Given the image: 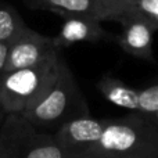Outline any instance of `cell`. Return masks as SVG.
Instances as JSON below:
<instances>
[{"instance_id": "obj_1", "label": "cell", "mask_w": 158, "mask_h": 158, "mask_svg": "<svg viewBox=\"0 0 158 158\" xmlns=\"http://www.w3.org/2000/svg\"><path fill=\"white\" fill-rule=\"evenodd\" d=\"M86 158H158V121L133 111L104 118L101 137Z\"/></svg>"}, {"instance_id": "obj_2", "label": "cell", "mask_w": 158, "mask_h": 158, "mask_svg": "<svg viewBox=\"0 0 158 158\" xmlns=\"http://www.w3.org/2000/svg\"><path fill=\"white\" fill-rule=\"evenodd\" d=\"M25 118L40 129L54 133L68 121L92 115L78 82L61 56L57 75L40 98L24 112Z\"/></svg>"}, {"instance_id": "obj_3", "label": "cell", "mask_w": 158, "mask_h": 158, "mask_svg": "<svg viewBox=\"0 0 158 158\" xmlns=\"http://www.w3.org/2000/svg\"><path fill=\"white\" fill-rule=\"evenodd\" d=\"M0 158H79L54 133L31 123L21 114H7L0 126Z\"/></svg>"}, {"instance_id": "obj_4", "label": "cell", "mask_w": 158, "mask_h": 158, "mask_svg": "<svg viewBox=\"0 0 158 158\" xmlns=\"http://www.w3.org/2000/svg\"><path fill=\"white\" fill-rule=\"evenodd\" d=\"M61 52L27 68L4 71L0 77V106L6 114H24L43 96L57 75Z\"/></svg>"}, {"instance_id": "obj_5", "label": "cell", "mask_w": 158, "mask_h": 158, "mask_svg": "<svg viewBox=\"0 0 158 158\" xmlns=\"http://www.w3.org/2000/svg\"><path fill=\"white\" fill-rule=\"evenodd\" d=\"M32 10L52 11L61 17L82 15L98 21L122 22L135 15L133 0H24Z\"/></svg>"}, {"instance_id": "obj_6", "label": "cell", "mask_w": 158, "mask_h": 158, "mask_svg": "<svg viewBox=\"0 0 158 158\" xmlns=\"http://www.w3.org/2000/svg\"><path fill=\"white\" fill-rule=\"evenodd\" d=\"M60 52L54 38L44 36L27 27L7 46L6 71L40 64Z\"/></svg>"}, {"instance_id": "obj_7", "label": "cell", "mask_w": 158, "mask_h": 158, "mask_svg": "<svg viewBox=\"0 0 158 158\" xmlns=\"http://www.w3.org/2000/svg\"><path fill=\"white\" fill-rule=\"evenodd\" d=\"M104 129V118L92 115L79 117L68 121L54 132L58 142L79 158H86L93 147L97 144Z\"/></svg>"}, {"instance_id": "obj_8", "label": "cell", "mask_w": 158, "mask_h": 158, "mask_svg": "<svg viewBox=\"0 0 158 158\" xmlns=\"http://www.w3.org/2000/svg\"><path fill=\"white\" fill-rule=\"evenodd\" d=\"M121 32L114 38L121 49L132 57L148 63H156L153 42L154 33L158 31L157 28L139 14L123 19L121 22Z\"/></svg>"}, {"instance_id": "obj_9", "label": "cell", "mask_w": 158, "mask_h": 158, "mask_svg": "<svg viewBox=\"0 0 158 158\" xmlns=\"http://www.w3.org/2000/svg\"><path fill=\"white\" fill-rule=\"evenodd\" d=\"M63 18L60 32L54 36L56 44L61 50L77 43H98L111 39L98 19L82 15H67Z\"/></svg>"}, {"instance_id": "obj_10", "label": "cell", "mask_w": 158, "mask_h": 158, "mask_svg": "<svg viewBox=\"0 0 158 158\" xmlns=\"http://www.w3.org/2000/svg\"><path fill=\"white\" fill-rule=\"evenodd\" d=\"M97 90L101 93L107 101L112 106L135 111V100H136V87L125 83L119 78L111 74H104L96 83Z\"/></svg>"}, {"instance_id": "obj_11", "label": "cell", "mask_w": 158, "mask_h": 158, "mask_svg": "<svg viewBox=\"0 0 158 158\" xmlns=\"http://www.w3.org/2000/svg\"><path fill=\"white\" fill-rule=\"evenodd\" d=\"M27 27L15 8L0 3V43L8 46Z\"/></svg>"}, {"instance_id": "obj_12", "label": "cell", "mask_w": 158, "mask_h": 158, "mask_svg": "<svg viewBox=\"0 0 158 158\" xmlns=\"http://www.w3.org/2000/svg\"><path fill=\"white\" fill-rule=\"evenodd\" d=\"M158 121V78L142 89H136L135 111Z\"/></svg>"}, {"instance_id": "obj_13", "label": "cell", "mask_w": 158, "mask_h": 158, "mask_svg": "<svg viewBox=\"0 0 158 158\" xmlns=\"http://www.w3.org/2000/svg\"><path fill=\"white\" fill-rule=\"evenodd\" d=\"M136 13L158 29V0H133Z\"/></svg>"}, {"instance_id": "obj_14", "label": "cell", "mask_w": 158, "mask_h": 158, "mask_svg": "<svg viewBox=\"0 0 158 158\" xmlns=\"http://www.w3.org/2000/svg\"><path fill=\"white\" fill-rule=\"evenodd\" d=\"M6 58H7V44L0 43V77L6 71Z\"/></svg>"}, {"instance_id": "obj_15", "label": "cell", "mask_w": 158, "mask_h": 158, "mask_svg": "<svg viewBox=\"0 0 158 158\" xmlns=\"http://www.w3.org/2000/svg\"><path fill=\"white\" fill-rule=\"evenodd\" d=\"M6 117H7V114H6V111H4V110H3V107L0 106V126H2V123L4 122Z\"/></svg>"}]
</instances>
